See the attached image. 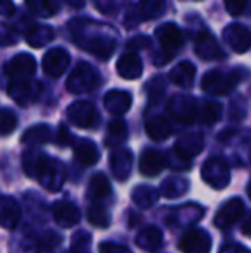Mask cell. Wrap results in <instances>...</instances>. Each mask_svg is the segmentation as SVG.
<instances>
[{
	"mask_svg": "<svg viewBox=\"0 0 251 253\" xmlns=\"http://www.w3.org/2000/svg\"><path fill=\"white\" fill-rule=\"evenodd\" d=\"M107 24L88 19H74L69 23V33L74 43L83 50L107 60L117 47V33Z\"/></svg>",
	"mask_w": 251,
	"mask_h": 253,
	"instance_id": "obj_1",
	"label": "cell"
},
{
	"mask_svg": "<svg viewBox=\"0 0 251 253\" xmlns=\"http://www.w3.org/2000/svg\"><path fill=\"white\" fill-rule=\"evenodd\" d=\"M24 172L36 179L45 190L59 191L66 183V167L59 159L41 152H26L23 157Z\"/></svg>",
	"mask_w": 251,
	"mask_h": 253,
	"instance_id": "obj_2",
	"label": "cell"
},
{
	"mask_svg": "<svg viewBox=\"0 0 251 253\" xmlns=\"http://www.w3.org/2000/svg\"><path fill=\"white\" fill-rule=\"evenodd\" d=\"M243 74L241 71H229V73H224V71H208L203 78H201V90L208 95H214V97H218V95H227L231 90H234L236 84L241 81Z\"/></svg>",
	"mask_w": 251,
	"mask_h": 253,
	"instance_id": "obj_3",
	"label": "cell"
},
{
	"mask_svg": "<svg viewBox=\"0 0 251 253\" xmlns=\"http://www.w3.org/2000/svg\"><path fill=\"white\" fill-rule=\"evenodd\" d=\"M98 84V74L95 67L88 62L76 64L72 71H71L69 78H67V90L74 95L88 93V91L95 90Z\"/></svg>",
	"mask_w": 251,
	"mask_h": 253,
	"instance_id": "obj_4",
	"label": "cell"
},
{
	"mask_svg": "<svg viewBox=\"0 0 251 253\" xmlns=\"http://www.w3.org/2000/svg\"><path fill=\"white\" fill-rule=\"evenodd\" d=\"M201 177L214 190H224L231 183V169L225 159L222 157H210L201 166Z\"/></svg>",
	"mask_w": 251,
	"mask_h": 253,
	"instance_id": "obj_5",
	"label": "cell"
},
{
	"mask_svg": "<svg viewBox=\"0 0 251 253\" xmlns=\"http://www.w3.org/2000/svg\"><path fill=\"white\" fill-rule=\"evenodd\" d=\"M7 93L17 105L28 107L35 103L43 93V86L36 80H12V83L7 86Z\"/></svg>",
	"mask_w": 251,
	"mask_h": 253,
	"instance_id": "obj_6",
	"label": "cell"
},
{
	"mask_svg": "<svg viewBox=\"0 0 251 253\" xmlns=\"http://www.w3.org/2000/svg\"><path fill=\"white\" fill-rule=\"evenodd\" d=\"M167 9L165 0H140L134 7H131L127 12L124 24L126 26H136L141 21H151L160 17Z\"/></svg>",
	"mask_w": 251,
	"mask_h": 253,
	"instance_id": "obj_7",
	"label": "cell"
},
{
	"mask_svg": "<svg viewBox=\"0 0 251 253\" xmlns=\"http://www.w3.org/2000/svg\"><path fill=\"white\" fill-rule=\"evenodd\" d=\"M67 119L76 127L90 129V127L97 126L98 121H100V116H98L97 109H95V105L91 102L77 100L71 103L69 109H67Z\"/></svg>",
	"mask_w": 251,
	"mask_h": 253,
	"instance_id": "obj_8",
	"label": "cell"
},
{
	"mask_svg": "<svg viewBox=\"0 0 251 253\" xmlns=\"http://www.w3.org/2000/svg\"><path fill=\"white\" fill-rule=\"evenodd\" d=\"M198 102L188 95H174L167 102V112L179 123H194L198 117Z\"/></svg>",
	"mask_w": 251,
	"mask_h": 253,
	"instance_id": "obj_9",
	"label": "cell"
},
{
	"mask_svg": "<svg viewBox=\"0 0 251 253\" xmlns=\"http://www.w3.org/2000/svg\"><path fill=\"white\" fill-rule=\"evenodd\" d=\"M179 250L182 253H210L212 250V238L207 231L188 229L179 240Z\"/></svg>",
	"mask_w": 251,
	"mask_h": 253,
	"instance_id": "obj_10",
	"label": "cell"
},
{
	"mask_svg": "<svg viewBox=\"0 0 251 253\" xmlns=\"http://www.w3.org/2000/svg\"><path fill=\"white\" fill-rule=\"evenodd\" d=\"M222 38L236 53H246L251 48V31L239 23L227 24Z\"/></svg>",
	"mask_w": 251,
	"mask_h": 253,
	"instance_id": "obj_11",
	"label": "cell"
},
{
	"mask_svg": "<svg viewBox=\"0 0 251 253\" xmlns=\"http://www.w3.org/2000/svg\"><path fill=\"white\" fill-rule=\"evenodd\" d=\"M36 71V60L30 53H17L5 64V74L10 80H26Z\"/></svg>",
	"mask_w": 251,
	"mask_h": 253,
	"instance_id": "obj_12",
	"label": "cell"
},
{
	"mask_svg": "<svg viewBox=\"0 0 251 253\" xmlns=\"http://www.w3.org/2000/svg\"><path fill=\"white\" fill-rule=\"evenodd\" d=\"M194 52L201 60H222L225 57L217 38L210 31H201L194 42Z\"/></svg>",
	"mask_w": 251,
	"mask_h": 253,
	"instance_id": "obj_13",
	"label": "cell"
},
{
	"mask_svg": "<svg viewBox=\"0 0 251 253\" xmlns=\"http://www.w3.org/2000/svg\"><path fill=\"white\" fill-rule=\"evenodd\" d=\"M243 213H245V203L239 198H231V200H227L218 209L217 215L214 219V224L218 229H229V227L234 226L241 219Z\"/></svg>",
	"mask_w": 251,
	"mask_h": 253,
	"instance_id": "obj_14",
	"label": "cell"
},
{
	"mask_svg": "<svg viewBox=\"0 0 251 253\" xmlns=\"http://www.w3.org/2000/svg\"><path fill=\"white\" fill-rule=\"evenodd\" d=\"M155 37H157L162 50L172 53V55L182 47V33L178 24L174 23H165L162 26H158Z\"/></svg>",
	"mask_w": 251,
	"mask_h": 253,
	"instance_id": "obj_15",
	"label": "cell"
},
{
	"mask_svg": "<svg viewBox=\"0 0 251 253\" xmlns=\"http://www.w3.org/2000/svg\"><path fill=\"white\" fill-rule=\"evenodd\" d=\"M69 60L71 57L66 48H50L43 57V71L50 78H61L69 67Z\"/></svg>",
	"mask_w": 251,
	"mask_h": 253,
	"instance_id": "obj_16",
	"label": "cell"
},
{
	"mask_svg": "<svg viewBox=\"0 0 251 253\" xmlns=\"http://www.w3.org/2000/svg\"><path fill=\"white\" fill-rule=\"evenodd\" d=\"M52 215H54V220L59 227H74L77 222L81 220V212L74 203L71 202H57L54 207H52Z\"/></svg>",
	"mask_w": 251,
	"mask_h": 253,
	"instance_id": "obj_17",
	"label": "cell"
},
{
	"mask_svg": "<svg viewBox=\"0 0 251 253\" xmlns=\"http://www.w3.org/2000/svg\"><path fill=\"white\" fill-rule=\"evenodd\" d=\"M203 207L196 205V203H189V205L172 210L171 215L165 217V222L171 224V226H191L193 222L200 220L203 217Z\"/></svg>",
	"mask_w": 251,
	"mask_h": 253,
	"instance_id": "obj_18",
	"label": "cell"
},
{
	"mask_svg": "<svg viewBox=\"0 0 251 253\" xmlns=\"http://www.w3.org/2000/svg\"><path fill=\"white\" fill-rule=\"evenodd\" d=\"M133 152L129 148H117L110 153V169L117 181H126L133 170Z\"/></svg>",
	"mask_w": 251,
	"mask_h": 253,
	"instance_id": "obj_19",
	"label": "cell"
},
{
	"mask_svg": "<svg viewBox=\"0 0 251 253\" xmlns=\"http://www.w3.org/2000/svg\"><path fill=\"white\" fill-rule=\"evenodd\" d=\"M21 220V205L12 197H0V227L16 229Z\"/></svg>",
	"mask_w": 251,
	"mask_h": 253,
	"instance_id": "obj_20",
	"label": "cell"
},
{
	"mask_svg": "<svg viewBox=\"0 0 251 253\" xmlns=\"http://www.w3.org/2000/svg\"><path fill=\"white\" fill-rule=\"evenodd\" d=\"M165 155L153 148H148L140 157V172L146 177H155L164 170Z\"/></svg>",
	"mask_w": 251,
	"mask_h": 253,
	"instance_id": "obj_21",
	"label": "cell"
},
{
	"mask_svg": "<svg viewBox=\"0 0 251 253\" xmlns=\"http://www.w3.org/2000/svg\"><path fill=\"white\" fill-rule=\"evenodd\" d=\"M117 74L124 80H138L143 74V62L134 52H126L119 57L117 64H115Z\"/></svg>",
	"mask_w": 251,
	"mask_h": 253,
	"instance_id": "obj_22",
	"label": "cell"
},
{
	"mask_svg": "<svg viewBox=\"0 0 251 253\" xmlns=\"http://www.w3.org/2000/svg\"><path fill=\"white\" fill-rule=\"evenodd\" d=\"M104 105L107 109V112H110L112 116H124L127 110L133 105V97L131 93L122 90H110L104 98Z\"/></svg>",
	"mask_w": 251,
	"mask_h": 253,
	"instance_id": "obj_23",
	"label": "cell"
},
{
	"mask_svg": "<svg viewBox=\"0 0 251 253\" xmlns=\"http://www.w3.org/2000/svg\"><path fill=\"white\" fill-rule=\"evenodd\" d=\"M136 245L141 250L148 253H155L164 247V233L157 226H146L138 233Z\"/></svg>",
	"mask_w": 251,
	"mask_h": 253,
	"instance_id": "obj_24",
	"label": "cell"
},
{
	"mask_svg": "<svg viewBox=\"0 0 251 253\" xmlns=\"http://www.w3.org/2000/svg\"><path fill=\"white\" fill-rule=\"evenodd\" d=\"M203 147H205V140L200 133H186L176 141L174 150L179 155L186 157V159H193V157L200 155L203 152Z\"/></svg>",
	"mask_w": 251,
	"mask_h": 253,
	"instance_id": "obj_25",
	"label": "cell"
},
{
	"mask_svg": "<svg viewBox=\"0 0 251 253\" xmlns=\"http://www.w3.org/2000/svg\"><path fill=\"white\" fill-rule=\"evenodd\" d=\"M74 157L81 166L90 167L100 160V150L91 140H77L74 141Z\"/></svg>",
	"mask_w": 251,
	"mask_h": 253,
	"instance_id": "obj_26",
	"label": "cell"
},
{
	"mask_svg": "<svg viewBox=\"0 0 251 253\" xmlns=\"http://www.w3.org/2000/svg\"><path fill=\"white\" fill-rule=\"evenodd\" d=\"M110 195V181L104 172H95L88 183L86 197L91 202H100Z\"/></svg>",
	"mask_w": 251,
	"mask_h": 253,
	"instance_id": "obj_27",
	"label": "cell"
},
{
	"mask_svg": "<svg viewBox=\"0 0 251 253\" xmlns=\"http://www.w3.org/2000/svg\"><path fill=\"white\" fill-rule=\"evenodd\" d=\"M26 43L33 48H43L54 40V30L45 24H33L26 31Z\"/></svg>",
	"mask_w": 251,
	"mask_h": 253,
	"instance_id": "obj_28",
	"label": "cell"
},
{
	"mask_svg": "<svg viewBox=\"0 0 251 253\" xmlns=\"http://www.w3.org/2000/svg\"><path fill=\"white\" fill-rule=\"evenodd\" d=\"M144 131H146V134L151 138V140L164 141L172 134V124L169 123L165 117L155 116V117H151V119L146 121V124H144Z\"/></svg>",
	"mask_w": 251,
	"mask_h": 253,
	"instance_id": "obj_29",
	"label": "cell"
},
{
	"mask_svg": "<svg viewBox=\"0 0 251 253\" xmlns=\"http://www.w3.org/2000/svg\"><path fill=\"white\" fill-rule=\"evenodd\" d=\"M52 140V129L47 124H36V126L28 127L21 136V143L36 147V145H45Z\"/></svg>",
	"mask_w": 251,
	"mask_h": 253,
	"instance_id": "obj_30",
	"label": "cell"
},
{
	"mask_svg": "<svg viewBox=\"0 0 251 253\" xmlns=\"http://www.w3.org/2000/svg\"><path fill=\"white\" fill-rule=\"evenodd\" d=\"M194 76H196V67H194L191 62H188V60H184V62L178 64V66L171 71L169 80H171L174 84H178V86L188 88L193 84Z\"/></svg>",
	"mask_w": 251,
	"mask_h": 253,
	"instance_id": "obj_31",
	"label": "cell"
},
{
	"mask_svg": "<svg viewBox=\"0 0 251 253\" xmlns=\"http://www.w3.org/2000/svg\"><path fill=\"white\" fill-rule=\"evenodd\" d=\"M158 197H160V191H157L151 186H146V184H138L131 191V200L136 203L140 209H150V207H153L158 202Z\"/></svg>",
	"mask_w": 251,
	"mask_h": 253,
	"instance_id": "obj_32",
	"label": "cell"
},
{
	"mask_svg": "<svg viewBox=\"0 0 251 253\" xmlns=\"http://www.w3.org/2000/svg\"><path fill=\"white\" fill-rule=\"evenodd\" d=\"M189 190V181L181 176H171L160 184V195L165 198H179Z\"/></svg>",
	"mask_w": 251,
	"mask_h": 253,
	"instance_id": "obj_33",
	"label": "cell"
},
{
	"mask_svg": "<svg viewBox=\"0 0 251 253\" xmlns=\"http://www.w3.org/2000/svg\"><path fill=\"white\" fill-rule=\"evenodd\" d=\"M127 140V124L122 119L110 121L105 134V145L107 147H119Z\"/></svg>",
	"mask_w": 251,
	"mask_h": 253,
	"instance_id": "obj_34",
	"label": "cell"
},
{
	"mask_svg": "<svg viewBox=\"0 0 251 253\" xmlns=\"http://www.w3.org/2000/svg\"><path fill=\"white\" fill-rule=\"evenodd\" d=\"M222 117V105L218 102H207L198 107V117L201 124H215Z\"/></svg>",
	"mask_w": 251,
	"mask_h": 253,
	"instance_id": "obj_35",
	"label": "cell"
},
{
	"mask_svg": "<svg viewBox=\"0 0 251 253\" xmlns=\"http://www.w3.org/2000/svg\"><path fill=\"white\" fill-rule=\"evenodd\" d=\"M88 222L95 227H100V229H105V227L110 226V215H108V210L105 209L100 203H93V205L88 209Z\"/></svg>",
	"mask_w": 251,
	"mask_h": 253,
	"instance_id": "obj_36",
	"label": "cell"
},
{
	"mask_svg": "<svg viewBox=\"0 0 251 253\" xmlns=\"http://www.w3.org/2000/svg\"><path fill=\"white\" fill-rule=\"evenodd\" d=\"M26 7L36 16L43 17H52L59 10V5L55 3V0H24Z\"/></svg>",
	"mask_w": 251,
	"mask_h": 253,
	"instance_id": "obj_37",
	"label": "cell"
},
{
	"mask_svg": "<svg viewBox=\"0 0 251 253\" xmlns=\"http://www.w3.org/2000/svg\"><path fill=\"white\" fill-rule=\"evenodd\" d=\"M17 127V117L12 110L2 109L0 110V136H7Z\"/></svg>",
	"mask_w": 251,
	"mask_h": 253,
	"instance_id": "obj_38",
	"label": "cell"
},
{
	"mask_svg": "<svg viewBox=\"0 0 251 253\" xmlns=\"http://www.w3.org/2000/svg\"><path fill=\"white\" fill-rule=\"evenodd\" d=\"M93 2H95V7H97L102 14L110 16V14H117L129 0H93Z\"/></svg>",
	"mask_w": 251,
	"mask_h": 253,
	"instance_id": "obj_39",
	"label": "cell"
},
{
	"mask_svg": "<svg viewBox=\"0 0 251 253\" xmlns=\"http://www.w3.org/2000/svg\"><path fill=\"white\" fill-rule=\"evenodd\" d=\"M17 40H19L17 30H14V26L10 24L0 23V47H10V45L17 43Z\"/></svg>",
	"mask_w": 251,
	"mask_h": 253,
	"instance_id": "obj_40",
	"label": "cell"
},
{
	"mask_svg": "<svg viewBox=\"0 0 251 253\" xmlns=\"http://www.w3.org/2000/svg\"><path fill=\"white\" fill-rule=\"evenodd\" d=\"M165 164L174 170H188L191 167V159H186V157L179 155L176 150H172L165 157Z\"/></svg>",
	"mask_w": 251,
	"mask_h": 253,
	"instance_id": "obj_41",
	"label": "cell"
},
{
	"mask_svg": "<svg viewBox=\"0 0 251 253\" xmlns=\"http://www.w3.org/2000/svg\"><path fill=\"white\" fill-rule=\"evenodd\" d=\"M61 241H62V238L59 236V234L52 233V231H47V233L38 238V247H40V252L41 250L50 252V250H54V248H57Z\"/></svg>",
	"mask_w": 251,
	"mask_h": 253,
	"instance_id": "obj_42",
	"label": "cell"
},
{
	"mask_svg": "<svg viewBox=\"0 0 251 253\" xmlns=\"http://www.w3.org/2000/svg\"><path fill=\"white\" fill-rule=\"evenodd\" d=\"M151 45V40L144 35H138V37H133L131 40H127L126 47L129 52H138V50H144Z\"/></svg>",
	"mask_w": 251,
	"mask_h": 253,
	"instance_id": "obj_43",
	"label": "cell"
},
{
	"mask_svg": "<svg viewBox=\"0 0 251 253\" xmlns=\"http://www.w3.org/2000/svg\"><path fill=\"white\" fill-rule=\"evenodd\" d=\"M40 247H38V240L35 241H17L12 247V253H38Z\"/></svg>",
	"mask_w": 251,
	"mask_h": 253,
	"instance_id": "obj_44",
	"label": "cell"
},
{
	"mask_svg": "<svg viewBox=\"0 0 251 253\" xmlns=\"http://www.w3.org/2000/svg\"><path fill=\"white\" fill-rule=\"evenodd\" d=\"M224 5L231 16H239L248 5V0H224Z\"/></svg>",
	"mask_w": 251,
	"mask_h": 253,
	"instance_id": "obj_45",
	"label": "cell"
},
{
	"mask_svg": "<svg viewBox=\"0 0 251 253\" xmlns=\"http://www.w3.org/2000/svg\"><path fill=\"white\" fill-rule=\"evenodd\" d=\"M98 253H133L127 247L121 243H112V241H104L98 248Z\"/></svg>",
	"mask_w": 251,
	"mask_h": 253,
	"instance_id": "obj_46",
	"label": "cell"
},
{
	"mask_svg": "<svg viewBox=\"0 0 251 253\" xmlns=\"http://www.w3.org/2000/svg\"><path fill=\"white\" fill-rule=\"evenodd\" d=\"M55 141H57V145H61V147H69V145L74 143V138L72 134L69 133V129H67L64 124L59 126V131H57V136H55Z\"/></svg>",
	"mask_w": 251,
	"mask_h": 253,
	"instance_id": "obj_47",
	"label": "cell"
},
{
	"mask_svg": "<svg viewBox=\"0 0 251 253\" xmlns=\"http://www.w3.org/2000/svg\"><path fill=\"white\" fill-rule=\"evenodd\" d=\"M164 81H162V78H155L153 81H150V84H148V91H150V98L153 100L155 98V102L158 100V98L164 95Z\"/></svg>",
	"mask_w": 251,
	"mask_h": 253,
	"instance_id": "obj_48",
	"label": "cell"
},
{
	"mask_svg": "<svg viewBox=\"0 0 251 253\" xmlns=\"http://www.w3.org/2000/svg\"><path fill=\"white\" fill-rule=\"evenodd\" d=\"M172 57H174L172 53H169V52H165V50H160V52L155 53L153 62H155V66H165L167 62H171Z\"/></svg>",
	"mask_w": 251,
	"mask_h": 253,
	"instance_id": "obj_49",
	"label": "cell"
},
{
	"mask_svg": "<svg viewBox=\"0 0 251 253\" xmlns=\"http://www.w3.org/2000/svg\"><path fill=\"white\" fill-rule=\"evenodd\" d=\"M218 253H250V252L246 250L245 247L238 245V243H227V245H224V247L220 248V252H218Z\"/></svg>",
	"mask_w": 251,
	"mask_h": 253,
	"instance_id": "obj_50",
	"label": "cell"
},
{
	"mask_svg": "<svg viewBox=\"0 0 251 253\" xmlns=\"http://www.w3.org/2000/svg\"><path fill=\"white\" fill-rule=\"evenodd\" d=\"M16 7L12 0H0V16H12Z\"/></svg>",
	"mask_w": 251,
	"mask_h": 253,
	"instance_id": "obj_51",
	"label": "cell"
},
{
	"mask_svg": "<svg viewBox=\"0 0 251 253\" xmlns=\"http://www.w3.org/2000/svg\"><path fill=\"white\" fill-rule=\"evenodd\" d=\"M241 231H243V234H245V236H250L251 238V217H248V219H246L245 222H243Z\"/></svg>",
	"mask_w": 251,
	"mask_h": 253,
	"instance_id": "obj_52",
	"label": "cell"
},
{
	"mask_svg": "<svg viewBox=\"0 0 251 253\" xmlns=\"http://www.w3.org/2000/svg\"><path fill=\"white\" fill-rule=\"evenodd\" d=\"M64 2H66L67 5L74 7V9H81V7L84 5V0H64Z\"/></svg>",
	"mask_w": 251,
	"mask_h": 253,
	"instance_id": "obj_53",
	"label": "cell"
},
{
	"mask_svg": "<svg viewBox=\"0 0 251 253\" xmlns=\"http://www.w3.org/2000/svg\"><path fill=\"white\" fill-rule=\"evenodd\" d=\"M129 217H131V220H129V226H131V227H134L136 224H140V222H141V217H138L136 213L133 212V210L129 212Z\"/></svg>",
	"mask_w": 251,
	"mask_h": 253,
	"instance_id": "obj_54",
	"label": "cell"
},
{
	"mask_svg": "<svg viewBox=\"0 0 251 253\" xmlns=\"http://www.w3.org/2000/svg\"><path fill=\"white\" fill-rule=\"evenodd\" d=\"M67 253H88V250H81V248H74V247H72Z\"/></svg>",
	"mask_w": 251,
	"mask_h": 253,
	"instance_id": "obj_55",
	"label": "cell"
},
{
	"mask_svg": "<svg viewBox=\"0 0 251 253\" xmlns=\"http://www.w3.org/2000/svg\"><path fill=\"white\" fill-rule=\"evenodd\" d=\"M248 197H250V200H251V181H250V184H248Z\"/></svg>",
	"mask_w": 251,
	"mask_h": 253,
	"instance_id": "obj_56",
	"label": "cell"
}]
</instances>
